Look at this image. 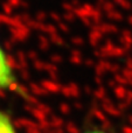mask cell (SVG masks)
Returning <instances> with one entry per match:
<instances>
[{
	"mask_svg": "<svg viewBox=\"0 0 132 133\" xmlns=\"http://www.w3.org/2000/svg\"><path fill=\"white\" fill-rule=\"evenodd\" d=\"M15 84V76L4 49L0 47V90L8 89Z\"/></svg>",
	"mask_w": 132,
	"mask_h": 133,
	"instance_id": "cell-1",
	"label": "cell"
},
{
	"mask_svg": "<svg viewBox=\"0 0 132 133\" xmlns=\"http://www.w3.org/2000/svg\"><path fill=\"white\" fill-rule=\"evenodd\" d=\"M0 133H16L11 118L2 111H0Z\"/></svg>",
	"mask_w": 132,
	"mask_h": 133,
	"instance_id": "cell-2",
	"label": "cell"
},
{
	"mask_svg": "<svg viewBox=\"0 0 132 133\" xmlns=\"http://www.w3.org/2000/svg\"><path fill=\"white\" fill-rule=\"evenodd\" d=\"M85 133H107V132L101 131V130H91V131H88V132H85Z\"/></svg>",
	"mask_w": 132,
	"mask_h": 133,
	"instance_id": "cell-3",
	"label": "cell"
}]
</instances>
